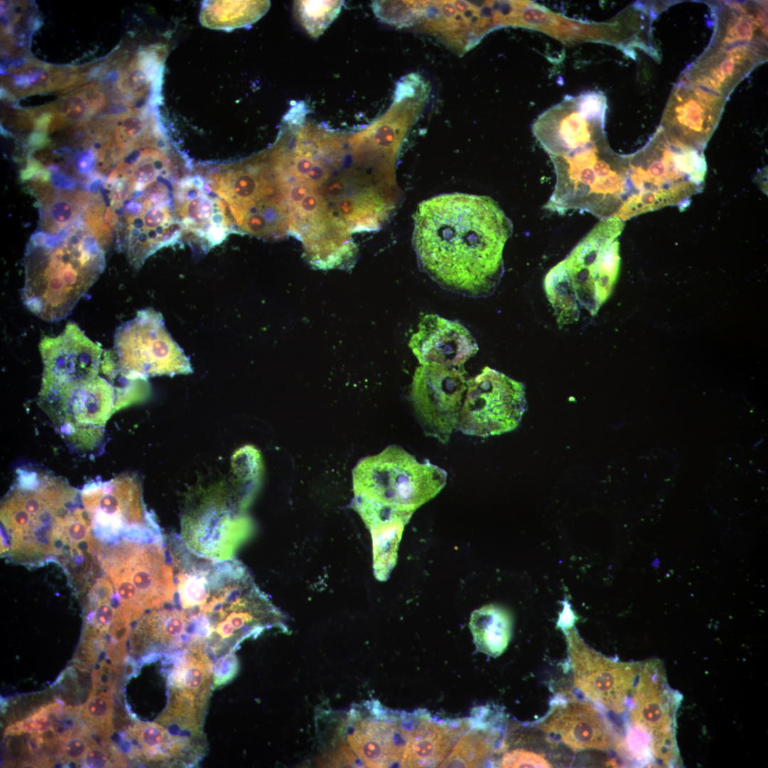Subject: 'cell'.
<instances>
[{
  "instance_id": "obj_1",
  "label": "cell",
  "mask_w": 768,
  "mask_h": 768,
  "mask_svg": "<svg viewBox=\"0 0 768 768\" xmlns=\"http://www.w3.org/2000/svg\"><path fill=\"white\" fill-rule=\"evenodd\" d=\"M513 226L497 203L466 193L437 196L415 213L418 263L442 288L462 295H491L503 272V251Z\"/></svg>"
},
{
  "instance_id": "obj_2",
  "label": "cell",
  "mask_w": 768,
  "mask_h": 768,
  "mask_svg": "<svg viewBox=\"0 0 768 768\" xmlns=\"http://www.w3.org/2000/svg\"><path fill=\"white\" fill-rule=\"evenodd\" d=\"M105 267V248L84 220L56 231L38 230L26 248L23 303L43 321H61Z\"/></svg>"
},
{
  "instance_id": "obj_3",
  "label": "cell",
  "mask_w": 768,
  "mask_h": 768,
  "mask_svg": "<svg viewBox=\"0 0 768 768\" xmlns=\"http://www.w3.org/2000/svg\"><path fill=\"white\" fill-rule=\"evenodd\" d=\"M1 507V553L30 567L60 562L68 530L82 504L80 493L48 473L19 469Z\"/></svg>"
},
{
  "instance_id": "obj_4",
  "label": "cell",
  "mask_w": 768,
  "mask_h": 768,
  "mask_svg": "<svg viewBox=\"0 0 768 768\" xmlns=\"http://www.w3.org/2000/svg\"><path fill=\"white\" fill-rule=\"evenodd\" d=\"M627 191L616 217L625 221L666 206L686 208L702 191L707 165L703 150L668 136L661 127L628 156Z\"/></svg>"
},
{
  "instance_id": "obj_5",
  "label": "cell",
  "mask_w": 768,
  "mask_h": 768,
  "mask_svg": "<svg viewBox=\"0 0 768 768\" xmlns=\"http://www.w3.org/2000/svg\"><path fill=\"white\" fill-rule=\"evenodd\" d=\"M624 221L601 220L544 279V289L558 324L577 321L580 308L594 316L609 297L620 263L617 240Z\"/></svg>"
},
{
  "instance_id": "obj_6",
  "label": "cell",
  "mask_w": 768,
  "mask_h": 768,
  "mask_svg": "<svg viewBox=\"0 0 768 768\" xmlns=\"http://www.w3.org/2000/svg\"><path fill=\"white\" fill-rule=\"evenodd\" d=\"M318 764L328 767H401L412 720L375 702L345 712L321 713Z\"/></svg>"
},
{
  "instance_id": "obj_7",
  "label": "cell",
  "mask_w": 768,
  "mask_h": 768,
  "mask_svg": "<svg viewBox=\"0 0 768 768\" xmlns=\"http://www.w3.org/2000/svg\"><path fill=\"white\" fill-rule=\"evenodd\" d=\"M352 508L363 517L412 516L444 488L447 472L427 460L419 462L391 444L360 459L352 471Z\"/></svg>"
},
{
  "instance_id": "obj_8",
  "label": "cell",
  "mask_w": 768,
  "mask_h": 768,
  "mask_svg": "<svg viewBox=\"0 0 768 768\" xmlns=\"http://www.w3.org/2000/svg\"><path fill=\"white\" fill-rule=\"evenodd\" d=\"M550 158L556 181L546 209L587 212L600 220L616 215L627 191L628 156L614 152L606 137Z\"/></svg>"
},
{
  "instance_id": "obj_9",
  "label": "cell",
  "mask_w": 768,
  "mask_h": 768,
  "mask_svg": "<svg viewBox=\"0 0 768 768\" xmlns=\"http://www.w3.org/2000/svg\"><path fill=\"white\" fill-rule=\"evenodd\" d=\"M174 358L188 361L161 314L148 308L117 329L113 349L103 353L101 368L110 380L117 375L145 378L172 371Z\"/></svg>"
},
{
  "instance_id": "obj_10",
  "label": "cell",
  "mask_w": 768,
  "mask_h": 768,
  "mask_svg": "<svg viewBox=\"0 0 768 768\" xmlns=\"http://www.w3.org/2000/svg\"><path fill=\"white\" fill-rule=\"evenodd\" d=\"M117 396L112 383L98 375L39 395V402L70 444L91 449L102 438Z\"/></svg>"
},
{
  "instance_id": "obj_11",
  "label": "cell",
  "mask_w": 768,
  "mask_h": 768,
  "mask_svg": "<svg viewBox=\"0 0 768 768\" xmlns=\"http://www.w3.org/2000/svg\"><path fill=\"white\" fill-rule=\"evenodd\" d=\"M526 409L524 385L485 367L467 380L458 428L467 435L501 434L518 427Z\"/></svg>"
},
{
  "instance_id": "obj_12",
  "label": "cell",
  "mask_w": 768,
  "mask_h": 768,
  "mask_svg": "<svg viewBox=\"0 0 768 768\" xmlns=\"http://www.w3.org/2000/svg\"><path fill=\"white\" fill-rule=\"evenodd\" d=\"M461 368L428 363L417 368L413 376L411 399L416 416L425 434L442 443L458 427L467 389Z\"/></svg>"
},
{
  "instance_id": "obj_13",
  "label": "cell",
  "mask_w": 768,
  "mask_h": 768,
  "mask_svg": "<svg viewBox=\"0 0 768 768\" xmlns=\"http://www.w3.org/2000/svg\"><path fill=\"white\" fill-rule=\"evenodd\" d=\"M606 107L599 92L569 97L540 115L533 132L550 156L565 153L606 137Z\"/></svg>"
},
{
  "instance_id": "obj_14",
  "label": "cell",
  "mask_w": 768,
  "mask_h": 768,
  "mask_svg": "<svg viewBox=\"0 0 768 768\" xmlns=\"http://www.w3.org/2000/svg\"><path fill=\"white\" fill-rule=\"evenodd\" d=\"M575 688L606 711L622 713L638 666L613 661L584 643L574 632L567 637Z\"/></svg>"
},
{
  "instance_id": "obj_15",
  "label": "cell",
  "mask_w": 768,
  "mask_h": 768,
  "mask_svg": "<svg viewBox=\"0 0 768 768\" xmlns=\"http://www.w3.org/2000/svg\"><path fill=\"white\" fill-rule=\"evenodd\" d=\"M39 351L43 369L39 395L98 375L104 353L100 345L73 321L59 335L44 336Z\"/></svg>"
},
{
  "instance_id": "obj_16",
  "label": "cell",
  "mask_w": 768,
  "mask_h": 768,
  "mask_svg": "<svg viewBox=\"0 0 768 768\" xmlns=\"http://www.w3.org/2000/svg\"><path fill=\"white\" fill-rule=\"evenodd\" d=\"M537 727L574 752L604 750L612 742L610 727L600 712L589 701L575 697L555 699Z\"/></svg>"
},
{
  "instance_id": "obj_17",
  "label": "cell",
  "mask_w": 768,
  "mask_h": 768,
  "mask_svg": "<svg viewBox=\"0 0 768 768\" xmlns=\"http://www.w3.org/2000/svg\"><path fill=\"white\" fill-rule=\"evenodd\" d=\"M210 192L208 183L196 175L182 178L174 193L175 210L183 230L203 238L210 247L223 240L233 227L222 201Z\"/></svg>"
},
{
  "instance_id": "obj_18",
  "label": "cell",
  "mask_w": 768,
  "mask_h": 768,
  "mask_svg": "<svg viewBox=\"0 0 768 768\" xmlns=\"http://www.w3.org/2000/svg\"><path fill=\"white\" fill-rule=\"evenodd\" d=\"M722 106L681 84L670 100L661 127L668 136L703 150L718 125Z\"/></svg>"
},
{
  "instance_id": "obj_19",
  "label": "cell",
  "mask_w": 768,
  "mask_h": 768,
  "mask_svg": "<svg viewBox=\"0 0 768 768\" xmlns=\"http://www.w3.org/2000/svg\"><path fill=\"white\" fill-rule=\"evenodd\" d=\"M410 347L421 365L435 363L457 368L478 351L476 340L466 328L436 314L422 318Z\"/></svg>"
},
{
  "instance_id": "obj_20",
  "label": "cell",
  "mask_w": 768,
  "mask_h": 768,
  "mask_svg": "<svg viewBox=\"0 0 768 768\" xmlns=\"http://www.w3.org/2000/svg\"><path fill=\"white\" fill-rule=\"evenodd\" d=\"M469 727L461 721L446 725L422 720L412 728L401 767H432L440 765L452 750L457 737Z\"/></svg>"
},
{
  "instance_id": "obj_21",
  "label": "cell",
  "mask_w": 768,
  "mask_h": 768,
  "mask_svg": "<svg viewBox=\"0 0 768 768\" xmlns=\"http://www.w3.org/2000/svg\"><path fill=\"white\" fill-rule=\"evenodd\" d=\"M469 628L477 651L498 657L505 651L510 642L513 622L511 614L505 609L488 604L471 613Z\"/></svg>"
},
{
  "instance_id": "obj_22",
  "label": "cell",
  "mask_w": 768,
  "mask_h": 768,
  "mask_svg": "<svg viewBox=\"0 0 768 768\" xmlns=\"http://www.w3.org/2000/svg\"><path fill=\"white\" fill-rule=\"evenodd\" d=\"M495 733L477 727L466 732L457 741L440 767H477L489 757L494 749Z\"/></svg>"
},
{
  "instance_id": "obj_23",
  "label": "cell",
  "mask_w": 768,
  "mask_h": 768,
  "mask_svg": "<svg viewBox=\"0 0 768 768\" xmlns=\"http://www.w3.org/2000/svg\"><path fill=\"white\" fill-rule=\"evenodd\" d=\"M104 97L95 85H87L63 97L55 106L54 115L50 117L47 131H55L67 123L81 121L100 110Z\"/></svg>"
},
{
  "instance_id": "obj_24",
  "label": "cell",
  "mask_w": 768,
  "mask_h": 768,
  "mask_svg": "<svg viewBox=\"0 0 768 768\" xmlns=\"http://www.w3.org/2000/svg\"><path fill=\"white\" fill-rule=\"evenodd\" d=\"M342 4L341 1H297L294 7L302 26L316 38L336 17Z\"/></svg>"
},
{
  "instance_id": "obj_25",
  "label": "cell",
  "mask_w": 768,
  "mask_h": 768,
  "mask_svg": "<svg viewBox=\"0 0 768 768\" xmlns=\"http://www.w3.org/2000/svg\"><path fill=\"white\" fill-rule=\"evenodd\" d=\"M195 654L189 657L183 670L178 673L176 681L181 690L197 699L203 700L208 691L210 663L201 649L195 648Z\"/></svg>"
},
{
  "instance_id": "obj_26",
  "label": "cell",
  "mask_w": 768,
  "mask_h": 768,
  "mask_svg": "<svg viewBox=\"0 0 768 768\" xmlns=\"http://www.w3.org/2000/svg\"><path fill=\"white\" fill-rule=\"evenodd\" d=\"M112 710L111 694L105 692L95 693L90 695L83 705L81 715L82 720L92 727L97 734L109 735L113 731Z\"/></svg>"
},
{
  "instance_id": "obj_27",
  "label": "cell",
  "mask_w": 768,
  "mask_h": 768,
  "mask_svg": "<svg viewBox=\"0 0 768 768\" xmlns=\"http://www.w3.org/2000/svg\"><path fill=\"white\" fill-rule=\"evenodd\" d=\"M131 735L143 747L144 754L149 759H163L164 754L158 751L168 740V732L161 725L156 723L136 724L131 730Z\"/></svg>"
},
{
  "instance_id": "obj_28",
  "label": "cell",
  "mask_w": 768,
  "mask_h": 768,
  "mask_svg": "<svg viewBox=\"0 0 768 768\" xmlns=\"http://www.w3.org/2000/svg\"><path fill=\"white\" fill-rule=\"evenodd\" d=\"M501 767H551L550 763L540 754L523 749L506 753L499 764Z\"/></svg>"
},
{
  "instance_id": "obj_29",
  "label": "cell",
  "mask_w": 768,
  "mask_h": 768,
  "mask_svg": "<svg viewBox=\"0 0 768 768\" xmlns=\"http://www.w3.org/2000/svg\"><path fill=\"white\" fill-rule=\"evenodd\" d=\"M61 753L65 759L78 762L82 759L87 751L90 742L82 735L75 734L63 740Z\"/></svg>"
},
{
  "instance_id": "obj_30",
  "label": "cell",
  "mask_w": 768,
  "mask_h": 768,
  "mask_svg": "<svg viewBox=\"0 0 768 768\" xmlns=\"http://www.w3.org/2000/svg\"><path fill=\"white\" fill-rule=\"evenodd\" d=\"M238 669V662L234 654L220 658L214 666L213 685L220 686L227 683L234 678Z\"/></svg>"
},
{
  "instance_id": "obj_31",
  "label": "cell",
  "mask_w": 768,
  "mask_h": 768,
  "mask_svg": "<svg viewBox=\"0 0 768 768\" xmlns=\"http://www.w3.org/2000/svg\"><path fill=\"white\" fill-rule=\"evenodd\" d=\"M111 760L108 752L105 748L91 742L82 762L85 767L101 768L112 767Z\"/></svg>"
},
{
  "instance_id": "obj_32",
  "label": "cell",
  "mask_w": 768,
  "mask_h": 768,
  "mask_svg": "<svg viewBox=\"0 0 768 768\" xmlns=\"http://www.w3.org/2000/svg\"><path fill=\"white\" fill-rule=\"evenodd\" d=\"M442 11L444 16L448 18H452L456 14L455 7L449 3H444L442 6Z\"/></svg>"
}]
</instances>
